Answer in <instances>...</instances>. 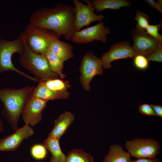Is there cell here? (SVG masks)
<instances>
[{"mask_svg":"<svg viewBox=\"0 0 162 162\" xmlns=\"http://www.w3.org/2000/svg\"><path fill=\"white\" fill-rule=\"evenodd\" d=\"M75 17L74 7L60 3L36 10L31 15L30 23L55 32L59 38L63 35L65 40H70Z\"/></svg>","mask_w":162,"mask_h":162,"instance_id":"6da1fadb","label":"cell"},{"mask_svg":"<svg viewBox=\"0 0 162 162\" xmlns=\"http://www.w3.org/2000/svg\"><path fill=\"white\" fill-rule=\"evenodd\" d=\"M135 19L137 22L136 28L140 31H146L149 25V17L144 13L137 10Z\"/></svg>","mask_w":162,"mask_h":162,"instance_id":"cb8c5ba5","label":"cell"},{"mask_svg":"<svg viewBox=\"0 0 162 162\" xmlns=\"http://www.w3.org/2000/svg\"><path fill=\"white\" fill-rule=\"evenodd\" d=\"M19 55L21 65L39 82L58 78L59 76L51 70L45 55L34 52L25 41L24 49Z\"/></svg>","mask_w":162,"mask_h":162,"instance_id":"3957f363","label":"cell"},{"mask_svg":"<svg viewBox=\"0 0 162 162\" xmlns=\"http://www.w3.org/2000/svg\"><path fill=\"white\" fill-rule=\"evenodd\" d=\"M35 134L28 123L18 129L14 134L0 140V151H12L16 150L24 139H28Z\"/></svg>","mask_w":162,"mask_h":162,"instance_id":"7c38bea8","label":"cell"},{"mask_svg":"<svg viewBox=\"0 0 162 162\" xmlns=\"http://www.w3.org/2000/svg\"><path fill=\"white\" fill-rule=\"evenodd\" d=\"M130 157L129 153L125 151L120 146L112 144L110 146L103 162H130Z\"/></svg>","mask_w":162,"mask_h":162,"instance_id":"ac0fdd59","label":"cell"},{"mask_svg":"<svg viewBox=\"0 0 162 162\" xmlns=\"http://www.w3.org/2000/svg\"><path fill=\"white\" fill-rule=\"evenodd\" d=\"M74 115L72 112L65 111L55 119L53 127L48 134V138H55L59 140L65 134L74 121Z\"/></svg>","mask_w":162,"mask_h":162,"instance_id":"5bb4252c","label":"cell"},{"mask_svg":"<svg viewBox=\"0 0 162 162\" xmlns=\"http://www.w3.org/2000/svg\"><path fill=\"white\" fill-rule=\"evenodd\" d=\"M158 3L162 6V0H158L156 1Z\"/></svg>","mask_w":162,"mask_h":162,"instance_id":"d6a6232c","label":"cell"},{"mask_svg":"<svg viewBox=\"0 0 162 162\" xmlns=\"http://www.w3.org/2000/svg\"><path fill=\"white\" fill-rule=\"evenodd\" d=\"M30 153L32 157L37 160H41L46 158L47 155V151L43 144H36L31 147Z\"/></svg>","mask_w":162,"mask_h":162,"instance_id":"603a6c76","label":"cell"},{"mask_svg":"<svg viewBox=\"0 0 162 162\" xmlns=\"http://www.w3.org/2000/svg\"><path fill=\"white\" fill-rule=\"evenodd\" d=\"M125 146L130 156L137 159H155L160 148L158 142L152 139L127 141Z\"/></svg>","mask_w":162,"mask_h":162,"instance_id":"8992f818","label":"cell"},{"mask_svg":"<svg viewBox=\"0 0 162 162\" xmlns=\"http://www.w3.org/2000/svg\"><path fill=\"white\" fill-rule=\"evenodd\" d=\"M110 32L109 28L106 27L102 21L94 26L75 32L70 40L73 43L80 44H88L97 40L106 44L107 35Z\"/></svg>","mask_w":162,"mask_h":162,"instance_id":"9c48e42d","label":"cell"},{"mask_svg":"<svg viewBox=\"0 0 162 162\" xmlns=\"http://www.w3.org/2000/svg\"><path fill=\"white\" fill-rule=\"evenodd\" d=\"M146 57L142 55H137L134 57V62L135 66L142 70L147 69L149 62Z\"/></svg>","mask_w":162,"mask_h":162,"instance_id":"4316f807","label":"cell"},{"mask_svg":"<svg viewBox=\"0 0 162 162\" xmlns=\"http://www.w3.org/2000/svg\"><path fill=\"white\" fill-rule=\"evenodd\" d=\"M3 124L2 119L0 118V132L3 131Z\"/></svg>","mask_w":162,"mask_h":162,"instance_id":"1f68e13d","label":"cell"},{"mask_svg":"<svg viewBox=\"0 0 162 162\" xmlns=\"http://www.w3.org/2000/svg\"><path fill=\"white\" fill-rule=\"evenodd\" d=\"M87 4H83L78 0H73L74 5L75 17L73 26V34L85 26H88L92 22L102 21L104 18L102 15H97L94 13L91 0H84Z\"/></svg>","mask_w":162,"mask_h":162,"instance_id":"52a82bcc","label":"cell"},{"mask_svg":"<svg viewBox=\"0 0 162 162\" xmlns=\"http://www.w3.org/2000/svg\"><path fill=\"white\" fill-rule=\"evenodd\" d=\"M135 56L129 42L124 41L116 43L110 47L107 52L103 54L100 58L102 68L104 69H110L112 67L111 63L113 61Z\"/></svg>","mask_w":162,"mask_h":162,"instance_id":"30bf717a","label":"cell"},{"mask_svg":"<svg viewBox=\"0 0 162 162\" xmlns=\"http://www.w3.org/2000/svg\"><path fill=\"white\" fill-rule=\"evenodd\" d=\"M59 140L55 138H48L44 141L43 145L51 154L50 162H66V155L62 152Z\"/></svg>","mask_w":162,"mask_h":162,"instance_id":"e0dca14e","label":"cell"},{"mask_svg":"<svg viewBox=\"0 0 162 162\" xmlns=\"http://www.w3.org/2000/svg\"><path fill=\"white\" fill-rule=\"evenodd\" d=\"M25 41L21 33L15 39L8 41L0 38V75L8 71L16 72L27 79L38 83L39 81L35 77L28 75L17 69L12 61V57L15 53H20L24 49Z\"/></svg>","mask_w":162,"mask_h":162,"instance_id":"277c9868","label":"cell"},{"mask_svg":"<svg viewBox=\"0 0 162 162\" xmlns=\"http://www.w3.org/2000/svg\"><path fill=\"white\" fill-rule=\"evenodd\" d=\"M153 110L157 115L160 118L162 117V107L154 105H150Z\"/></svg>","mask_w":162,"mask_h":162,"instance_id":"f546056e","label":"cell"},{"mask_svg":"<svg viewBox=\"0 0 162 162\" xmlns=\"http://www.w3.org/2000/svg\"><path fill=\"white\" fill-rule=\"evenodd\" d=\"M162 27V23L156 25H149L146 30L147 33L158 41H162V35L159 33Z\"/></svg>","mask_w":162,"mask_h":162,"instance_id":"d4e9b609","label":"cell"},{"mask_svg":"<svg viewBox=\"0 0 162 162\" xmlns=\"http://www.w3.org/2000/svg\"><path fill=\"white\" fill-rule=\"evenodd\" d=\"M130 162H161L160 160L157 158L154 159L148 158H141L131 160Z\"/></svg>","mask_w":162,"mask_h":162,"instance_id":"4dcf8cb0","label":"cell"},{"mask_svg":"<svg viewBox=\"0 0 162 162\" xmlns=\"http://www.w3.org/2000/svg\"><path fill=\"white\" fill-rule=\"evenodd\" d=\"M131 35L134 41L132 48L135 56L142 55L147 57L156 48L158 41L149 35L146 31L134 29L132 31Z\"/></svg>","mask_w":162,"mask_h":162,"instance_id":"8fae6325","label":"cell"},{"mask_svg":"<svg viewBox=\"0 0 162 162\" xmlns=\"http://www.w3.org/2000/svg\"><path fill=\"white\" fill-rule=\"evenodd\" d=\"M44 82L48 89L59 93L67 92V89L70 86L67 82H64L58 78L49 80L44 81Z\"/></svg>","mask_w":162,"mask_h":162,"instance_id":"7402d4cb","label":"cell"},{"mask_svg":"<svg viewBox=\"0 0 162 162\" xmlns=\"http://www.w3.org/2000/svg\"><path fill=\"white\" fill-rule=\"evenodd\" d=\"M139 109L141 113L148 116H157L150 105L143 104L140 105Z\"/></svg>","mask_w":162,"mask_h":162,"instance_id":"83f0119b","label":"cell"},{"mask_svg":"<svg viewBox=\"0 0 162 162\" xmlns=\"http://www.w3.org/2000/svg\"><path fill=\"white\" fill-rule=\"evenodd\" d=\"M66 162H94V160L90 154L82 150L74 149L69 152Z\"/></svg>","mask_w":162,"mask_h":162,"instance_id":"44dd1931","label":"cell"},{"mask_svg":"<svg viewBox=\"0 0 162 162\" xmlns=\"http://www.w3.org/2000/svg\"><path fill=\"white\" fill-rule=\"evenodd\" d=\"M28 46L34 52L45 55L51 41L59 38L54 32L30 23L21 32Z\"/></svg>","mask_w":162,"mask_h":162,"instance_id":"5b68a950","label":"cell"},{"mask_svg":"<svg viewBox=\"0 0 162 162\" xmlns=\"http://www.w3.org/2000/svg\"><path fill=\"white\" fill-rule=\"evenodd\" d=\"M81 75L80 80L83 88L86 91L90 88V84L93 77L103 73L102 64L100 58L96 56L90 51L83 56L80 66Z\"/></svg>","mask_w":162,"mask_h":162,"instance_id":"ba28073f","label":"cell"},{"mask_svg":"<svg viewBox=\"0 0 162 162\" xmlns=\"http://www.w3.org/2000/svg\"><path fill=\"white\" fill-rule=\"evenodd\" d=\"M35 87L27 86L19 89L10 87L0 89V100L3 104L2 115L15 131L18 129L19 118Z\"/></svg>","mask_w":162,"mask_h":162,"instance_id":"7a4b0ae2","label":"cell"},{"mask_svg":"<svg viewBox=\"0 0 162 162\" xmlns=\"http://www.w3.org/2000/svg\"><path fill=\"white\" fill-rule=\"evenodd\" d=\"M44 55L52 71L61 78H64L65 76L62 72L64 62L49 49Z\"/></svg>","mask_w":162,"mask_h":162,"instance_id":"ffe728a7","label":"cell"},{"mask_svg":"<svg viewBox=\"0 0 162 162\" xmlns=\"http://www.w3.org/2000/svg\"><path fill=\"white\" fill-rule=\"evenodd\" d=\"M47 101L32 96L28 100L22 114L25 123L33 127L42 120V112L46 106Z\"/></svg>","mask_w":162,"mask_h":162,"instance_id":"4fadbf2b","label":"cell"},{"mask_svg":"<svg viewBox=\"0 0 162 162\" xmlns=\"http://www.w3.org/2000/svg\"><path fill=\"white\" fill-rule=\"evenodd\" d=\"M49 49L64 62L74 56L72 45L70 43L60 40L58 38H55L51 41Z\"/></svg>","mask_w":162,"mask_h":162,"instance_id":"9a60e30c","label":"cell"},{"mask_svg":"<svg viewBox=\"0 0 162 162\" xmlns=\"http://www.w3.org/2000/svg\"><path fill=\"white\" fill-rule=\"evenodd\" d=\"M148 6L157 10L158 11L162 13V6L153 0H146L144 1Z\"/></svg>","mask_w":162,"mask_h":162,"instance_id":"f1b7e54d","label":"cell"},{"mask_svg":"<svg viewBox=\"0 0 162 162\" xmlns=\"http://www.w3.org/2000/svg\"><path fill=\"white\" fill-rule=\"evenodd\" d=\"M93 7L97 12L106 9L118 10L122 7H130L131 4L127 0H91Z\"/></svg>","mask_w":162,"mask_h":162,"instance_id":"d6986e66","label":"cell"},{"mask_svg":"<svg viewBox=\"0 0 162 162\" xmlns=\"http://www.w3.org/2000/svg\"><path fill=\"white\" fill-rule=\"evenodd\" d=\"M68 95V92L59 93L50 90L46 88L44 82L39 81L35 87L32 96L48 101L56 99H66Z\"/></svg>","mask_w":162,"mask_h":162,"instance_id":"2e32d148","label":"cell"},{"mask_svg":"<svg viewBox=\"0 0 162 162\" xmlns=\"http://www.w3.org/2000/svg\"><path fill=\"white\" fill-rule=\"evenodd\" d=\"M149 61L161 62L162 61V41H158L156 48L150 55L146 57Z\"/></svg>","mask_w":162,"mask_h":162,"instance_id":"484cf974","label":"cell"}]
</instances>
